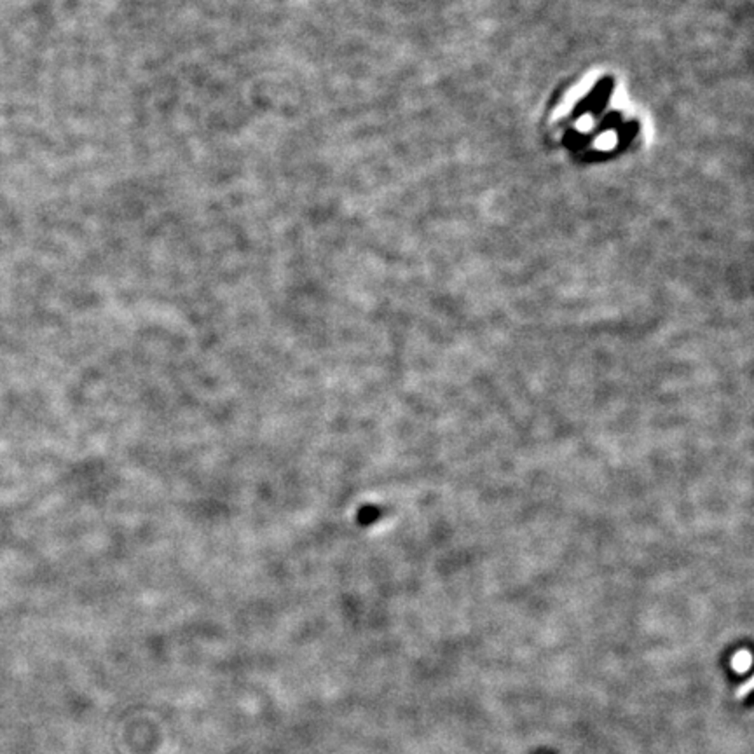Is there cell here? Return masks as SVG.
Wrapping results in <instances>:
<instances>
[{
	"label": "cell",
	"instance_id": "7a4b0ae2",
	"mask_svg": "<svg viewBox=\"0 0 754 754\" xmlns=\"http://www.w3.org/2000/svg\"><path fill=\"white\" fill-rule=\"evenodd\" d=\"M751 688H753V681H751V679H749V681H747V683H746V684H744V686H742V688H740V690H739V691H737V697H739V698H744V697H746V695H747V693H749V691H751Z\"/></svg>",
	"mask_w": 754,
	"mask_h": 754
},
{
	"label": "cell",
	"instance_id": "6da1fadb",
	"mask_svg": "<svg viewBox=\"0 0 754 754\" xmlns=\"http://www.w3.org/2000/svg\"><path fill=\"white\" fill-rule=\"evenodd\" d=\"M751 663H753V658H751V653L749 651H739L735 653V656L732 658V667L735 669V672L739 674H744L749 670Z\"/></svg>",
	"mask_w": 754,
	"mask_h": 754
}]
</instances>
